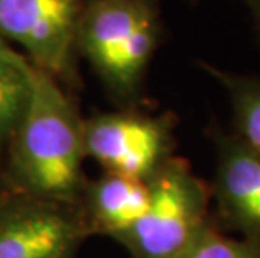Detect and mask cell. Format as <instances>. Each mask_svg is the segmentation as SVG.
Masks as SVG:
<instances>
[{
    "mask_svg": "<svg viewBox=\"0 0 260 258\" xmlns=\"http://www.w3.org/2000/svg\"><path fill=\"white\" fill-rule=\"evenodd\" d=\"M12 191H15V188L12 186V183H10L7 171L4 173L2 169H0V201H2L9 193H12Z\"/></svg>",
    "mask_w": 260,
    "mask_h": 258,
    "instance_id": "14",
    "label": "cell"
},
{
    "mask_svg": "<svg viewBox=\"0 0 260 258\" xmlns=\"http://www.w3.org/2000/svg\"><path fill=\"white\" fill-rule=\"evenodd\" d=\"M248 9V12H250L252 19H253V25H255V29L260 35V0H243Z\"/></svg>",
    "mask_w": 260,
    "mask_h": 258,
    "instance_id": "13",
    "label": "cell"
},
{
    "mask_svg": "<svg viewBox=\"0 0 260 258\" xmlns=\"http://www.w3.org/2000/svg\"><path fill=\"white\" fill-rule=\"evenodd\" d=\"M30 70L32 64L20 67L0 62V151L9 146L24 114L30 92Z\"/></svg>",
    "mask_w": 260,
    "mask_h": 258,
    "instance_id": "10",
    "label": "cell"
},
{
    "mask_svg": "<svg viewBox=\"0 0 260 258\" xmlns=\"http://www.w3.org/2000/svg\"><path fill=\"white\" fill-rule=\"evenodd\" d=\"M217 164L212 200L217 203V219L226 233L260 243V155L252 151L218 124H212Z\"/></svg>",
    "mask_w": 260,
    "mask_h": 258,
    "instance_id": "7",
    "label": "cell"
},
{
    "mask_svg": "<svg viewBox=\"0 0 260 258\" xmlns=\"http://www.w3.org/2000/svg\"><path fill=\"white\" fill-rule=\"evenodd\" d=\"M200 67L223 87L234 111V134L260 155V76L230 72L200 62Z\"/></svg>",
    "mask_w": 260,
    "mask_h": 258,
    "instance_id": "9",
    "label": "cell"
},
{
    "mask_svg": "<svg viewBox=\"0 0 260 258\" xmlns=\"http://www.w3.org/2000/svg\"><path fill=\"white\" fill-rule=\"evenodd\" d=\"M159 37L158 0H89L77 25L76 51L118 99L133 101Z\"/></svg>",
    "mask_w": 260,
    "mask_h": 258,
    "instance_id": "2",
    "label": "cell"
},
{
    "mask_svg": "<svg viewBox=\"0 0 260 258\" xmlns=\"http://www.w3.org/2000/svg\"><path fill=\"white\" fill-rule=\"evenodd\" d=\"M149 203L138 222L116 240L133 258H176L210 223V185L183 158L171 156L148 179Z\"/></svg>",
    "mask_w": 260,
    "mask_h": 258,
    "instance_id": "3",
    "label": "cell"
},
{
    "mask_svg": "<svg viewBox=\"0 0 260 258\" xmlns=\"http://www.w3.org/2000/svg\"><path fill=\"white\" fill-rule=\"evenodd\" d=\"M0 62H7V64H14V65H20V67H25L30 62L27 60L22 54H19L17 51H14L10 47V44L0 35Z\"/></svg>",
    "mask_w": 260,
    "mask_h": 258,
    "instance_id": "12",
    "label": "cell"
},
{
    "mask_svg": "<svg viewBox=\"0 0 260 258\" xmlns=\"http://www.w3.org/2000/svg\"><path fill=\"white\" fill-rule=\"evenodd\" d=\"M176 258H260V243L223 232L212 218Z\"/></svg>",
    "mask_w": 260,
    "mask_h": 258,
    "instance_id": "11",
    "label": "cell"
},
{
    "mask_svg": "<svg viewBox=\"0 0 260 258\" xmlns=\"http://www.w3.org/2000/svg\"><path fill=\"white\" fill-rule=\"evenodd\" d=\"M82 0H0V35L54 79L73 74Z\"/></svg>",
    "mask_w": 260,
    "mask_h": 258,
    "instance_id": "6",
    "label": "cell"
},
{
    "mask_svg": "<svg viewBox=\"0 0 260 258\" xmlns=\"http://www.w3.org/2000/svg\"><path fill=\"white\" fill-rule=\"evenodd\" d=\"M89 232L81 203L17 190L0 201V258H73Z\"/></svg>",
    "mask_w": 260,
    "mask_h": 258,
    "instance_id": "5",
    "label": "cell"
},
{
    "mask_svg": "<svg viewBox=\"0 0 260 258\" xmlns=\"http://www.w3.org/2000/svg\"><path fill=\"white\" fill-rule=\"evenodd\" d=\"M173 129L171 114H99L84 121V151L109 174L148 181L173 156Z\"/></svg>",
    "mask_w": 260,
    "mask_h": 258,
    "instance_id": "4",
    "label": "cell"
},
{
    "mask_svg": "<svg viewBox=\"0 0 260 258\" xmlns=\"http://www.w3.org/2000/svg\"><path fill=\"white\" fill-rule=\"evenodd\" d=\"M86 218L91 232L118 238L145 215L149 203L146 179L106 173L84 191Z\"/></svg>",
    "mask_w": 260,
    "mask_h": 258,
    "instance_id": "8",
    "label": "cell"
},
{
    "mask_svg": "<svg viewBox=\"0 0 260 258\" xmlns=\"http://www.w3.org/2000/svg\"><path fill=\"white\" fill-rule=\"evenodd\" d=\"M7 150V176L17 191L81 203L84 121L57 81L34 65L29 99Z\"/></svg>",
    "mask_w": 260,
    "mask_h": 258,
    "instance_id": "1",
    "label": "cell"
}]
</instances>
